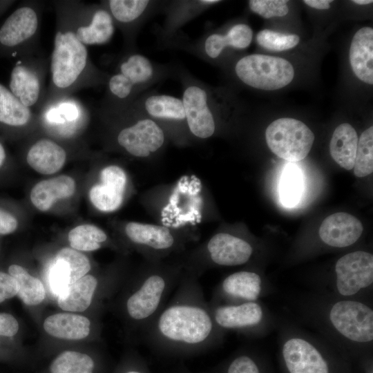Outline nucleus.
Listing matches in <instances>:
<instances>
[{
  "label": "nucleus",
  "instance_id": "36",
  "mask_svg": "<svg viewBox=\"0 0 373 373\" xmlns=\"http://www.w3.org/2000/svg\"><path fill=\"white\" fill-rule=\"evenodd\" d=\"M303 190V178L300 170L287 166L283 172L280 184V196L286 207H293L299 201Z\"/></svg>",
  "mask_w": 373,
  "mask_h": 373
},
{
  "label": "nucleus",
  "instance_id": "10",
  "mask_svg": "<svg viewBox=\"0 0 373 373\" xmlns=\"http://www.w3.org/2000/svg\"><path fill=\"white\" fill-rule=\"evenodd\" d=\"M237 77L245 84L261 90H278L288 85L294 70L287 60L262 54L244 56L234 67Z\"/></svg>",
  "mask_w": 373,
  "mask_h": 373
},
{
  "label": "nucleus",
  "instance_id": "5",
  "mask_svg": "<svg viewBox=\"0 0 373 373\" xmlns=\"http://www.w3.org/2000/svg\"><path fill=\"white\" fill-rule=\"evenodd\" d=\"M127 240L146 260H162L178 256L189 243L196 242L195 231L171 228L161 224L128 222L124 226Z\"/></svg>",
  "mask_w": 373,
  "mask_h": 373
},
{
  "label": "nucleus",
  "instance_id": "33",
  "mask_svg": "<svg viewBox=\"0 0 373 373\" xmlns=\"http://www.w3.org/2000/svg\"><path fill=\"white\" fill-rule=\"evenodd\" d=\"M108 240L106 232L93 224H81L68 233V241L75 250L91 251L100 249Z\"/></svg>",
  "mask_w": 373,
  "mask_h": 373
},
{
  "label": "nucleus",
  "instance_id": "26",
  "mask_svg": "<svg viewBox=\"0 0 373 373\" xmlns=\"http://www.w3.org/2000/svg\"><path fill=\"white\" fill-rule=\"evenodd\" d=\"M350 62L361 81L373 84V29L363 27L354 35L350 48Z\"/></svg>",
  "mask_w": 373,
  "mask_h": 373
},
{
  "label": "nucleus",
  "instance_id": "3",
  "mask_svg": "<svg viewBox=\"0 0 373 373\" xmlns=\"http://www.w3.org/2000/svg\"><path fill=\"white\" fill-rule=\"evenodd\" d=\"M183 273L178 256L173 260H145L124 303L128 319L144 332L164 307Z\"/></svg>",
  "mask_w": 373,
  "mask_h": 373
},
{
  "label": "nucleus",
  "instance_id": "44",
  "mask_svg": "<svg viewBox=\"0 0 373 373\" xmlns=\"http://www.w3.org/2000/svg\"><path fill=\"white\" fill-rule=\"evenodd\" d=\"M18 226L17 219L10 213L0 208V234L14 232Z\"/></svg>",
  "mask_w": 373,
  "mask_h": 373
},
{
  "label": "nucleus",
  "instance_id": "45",
  "mask_svg": "<svg viewBox=\"0 0 373 373\" xmlns=\"http://www.w3.org/2000/svg\"><path fill=\"white\" fill-rule=\"evenodd\" d=\"M303 2L307 6L316 9H329L331 0H304Z\"/></svg>",
  "mask_w": 373,
  "mask_h": 373
},
{
  "label": "nucleus",
  "instance_id": "31",
  "mask_svg": "<svg viewBox=\"0 0 373 373\" xmlns=\"http://www.w3.org/2000/svg\"><path fill=\"white\" fill-rule=\"evenodd\" d=\"M37 113L25 106L6 86L0 84V123L15 128L32 126Z\"/></svg>",
  "mask_w": 373,
  "mask_h": 373
},
{
  "label": "nucleus",
  "instance_id": "40",
  "mask_svg": "<svg viewBox=\"0 0 373 373\" xmlns=\"http://www.w3.org/2000/svg\"><path fill=\"white\" fill-rule=\"evenodd\" d=\"M286 0H250L249 6L251 11L264 18L283 17L289 12Z\"/></svg>",
  "mask_w": 373,
  "mask_h": 373
},
{
  "label": "nucleus",
  "instance_id": "25",
  "mask_svg": "<svg viewBox=\"0 0 373 373\" xmlns=\"http://www.w3.org/2000/svg\"><path fill=\"white\" fill-rule=\"evenodd\" d=\"M67 152L64 147L52 138L35 140L26 154L28 165L37 172L50 175L57 173L64 165Z\"/></svg>",
  "mask_w": 373,
  "mask_h": 373
},
{
  "label": "nucleus",
  "instance_id": "1",
  "mask_svg": "<svg viewBox=\"0 0 373 373\" xmlns=\"http://www.w3.org/2000/svg\"><path fill=\"white\" fill-rule=\"evenodd\" d=\"M199 278L184 270L171 300L144 330L146 343L164 352L188 354L220 343Z\"/></svg>",
  "mask_w": 373,
  "mask_h": 373
},
{
  "label": "nucleus",
  "instance_id": "39",
  "mask_svg": "<svg viewBox=\"0 0 373 373\" xmlns=\"http://www.w3.org/2000/svg\"><path fill=\"white\" fill-rule=\"evenodd\" d=\"M48 281L51 291L57 296L72 283L71 271L66 261L55 257L49 271Z\"/></svg>",
  "mask_w": 373,
  "mask_h": 373
},
{
  "label": "nucleus",
  "instance_id": "19",
  "mask_svg": "<svg viewBox=\"0 0 373 373\" xmlns=\"http://www.w3.org/2000/svg\"><path fill=\"white\" fill-rule=\"evenodd\" d=\"M99 182L90 189L89 198L99 211L113 212L124 202L128 186V175L125 170L115 164H108L99 172Z\"/></svg>",
  "mask_w": 373,
  "mask_h": 373
},
{
  "label": "nucleus",
  "instance_id": "28",
  "mask_svg": "<svg viewBox=\"0 0 373 373\" xmlns=\"http://www.w3.org/2000/svg\"><path fill=\"white\" fill-rule=\"evenodd\" d=\"M44 328L48 334L56 338L79 340L89 334L90 322L81 315L60 313L48 316L44 323Z\"/></svg>",
  "mask_w": 373,
  "mask_h": 373
},
{
  "label": "nucleus",
  "instance_id": "9",
  "mask_svg": "<svg viewBox=\"0 0 373 373\" xmlns=\"http://www.w3.org/2000/svg\"><path fill=\"white\" fill-rule=\"evenodd\" d=\"M37 116L48 134L62 139L76 137L90 119L88 108L73 95L45 102Z\"/></svg>",
  "mask_w": 373,
  "mask_h": 373
},
{
  "label": "nucleus",
  "instance_id": "34",
  "mask_svg": "<svg viewBox=\"0 0 373 373\" xmlns=\"http://www.w3.org/2000/svg\"><path fill=\"white\" fill-rule=\"evenodd\" d=\"M95 363L88 355L75 352L61 353L51 363V373H93Z\"/></svg>",
  "mask_w": 373,
  "mask_h": 373
},
{
  "label": "nucleus",
  "instance_id": "16",
  "mask_svg": "<svg viewBox=\"0 0 373 373\" xmlns=\"http://www.w3.org/2000/svg\"><path fill=\"white\" fill-rule=\"evenodd\" d=\"M335 289L342 296L351 297L372 286L373 256L363 251L347 254L335 265Z\"/></svg>",
  "mask_w": 373,
  "mask_h": 373
},
{
  "label": "nucleus",
  "instance_id": "6",
  "mask_svg": "<svg viewBox=\"0 0 373 373\" xmlns=\"http://www.w3.org/2000/svg\"><path fill=\"white\" fill-rule=\"evenodd\" d=\"M127 106L157 122L169 142L175 145L183 147L191 144L181 98L157 93H144Z\"/></svg>",
  "mask_w": 373,
  "mask_h": 373
},
{
  "label": "nucleus",
  "instance_id": "24",
  "mask_svg": "<svg viewBox=\"0 0 373 373\" xmlns=\"http://www.w3.org/2000/svg\"><path fill=\"white\" fill-rule=\"evenodd\" d=\"M363 231L361 222L354 216L338 212L327 216L321 223L319 236L323 242L334 247H345L356 242Z\"/></svg>",
  "mask_w": 373,
  "mask_h": 373
},
{
  "label": "nucleus",
  "instance_id": "4",
  "mask_svg": "<svg viewBox=\"0 0 373 373\" xmlns=\"http://www.w3.org/2000/svg\"><path fill=\"white\" fill-rule=\"evenodd\" d=\"M99 108L101 117L115 126L113 140L124 153L149 161L164 151L169 138L154 120L129 106L113 110Z\"/></svg>",
  "mask_w": 373,
  "mask_h": 373
},
{
  "label": "nucleus",
  "instance_id": "37",
  "mask_svg": "<svg viewBox=\"0 0 373 373\" xmlns=\"http://www.w3.org/2000/svg\"><path fill=\"white\" fill-rule=\"evenodd\" d=\"M258 44L262 47L273 51H283L296 46L300 41L297 35L285 34L270 30H262L256 36Z\"/></svg>",
  "mask_w": 373,
  "mask_h": 373
},
{
  "label": "nucleus",
  "instance_id": "41",
  "mask_svg": "<svg viewBox=\"0 0 373 373\" xmlns=\"http://www.w3.org/2000/svg\"><path fill=\"white\" fill-rule=\"evenodd\" d=\"M225 373H262L258 360L249 353H240L229 362Z\"/></svg>",
  "mask_w": 373,
  "mask_h": 373
},
{
  "label": "nucleus",
  "instance_id": "15",
  "mask_svg": "<svg viewBox=\"0 0 373 373\" xmlns=\"http://www.w3.org/2000/svg\"><path fill=\"white\" fill-rule=\"evenodd\" d=\"M100 3L111 14L115 27L122 32L126 50H134L137 32L158 8L162 1L151 0H106Z\"/></svg>",
  "mask_w": 373,
  "mask_h": 373
},
{
  "label": "nucleus",
  "instance_id": "20",
  "mask_svg": "<svg viewBox=\"0 0 373 373\" xmlns=\"http://www.w3.org/2000/svg\"><path fill=\"white\" fill-rule=\"evenodd\" d=\"M252 38L253 31L248 25L236 23L232 25L224 33L215 31L204 34L194 43L185 48L204 60H215L219 58L227 48H247Z\"/></svg>",
  "mask_w": 373,
  "mask_h": 373
},
{
  "label": "nucleus",
  "instance_id": "38",
  "mask_svg": "<svg viewBox=\"0 0 373 373\" xmlns=\"http://www.w3.org/2000/svg\"><path fill=\"white\" fill-rule=\"evenodd\" d=\"M57 257L66 261L71 271L72 283L86 275L90 269L88 258L78 251L68 247L61 249Z\"/></svg>",
  "mask_w": 373,
  "mask_h": 373
},
{
  "label": "nucleus",
  "instance_id": "13",
  "mask_svg": "<svg viewBox=\"0 0 373 373\" xmlns=\"http://www.w3.org/2000/svg\"><path fill=\"white\" fill-rule=\"evenodd\" d=\"M328 319L334 329L345 340L366 344L373 340V310L367 305L351 299L334 303Z\"/></svg>",
  "mask_w": 373,
  "mask_h": 373
},
{
  "label": "nucleus",
  "instance_id": "14",
  "mask_svg": "<svg viewBox=\"0 0 373 373\" xmlns=\"http://www.w3.org/2000/svg\"><path fill=\"white\" fill-rule=\"evenodd\" d=\"M198 186L193 183L188 185V181H185L180 182L170 189L166 188L164 205H162L157 214L163 219L164 223L161 224L167 226L169 223L171 228L194 231L187 229L184 224L204 218L203 200Z\"/></svg>",
  "mask_w": 373,
  "mask_h": 373
},
{
  "label": "nucleus",
  "instance_id": "42",
  "mask_svg": "<svg viewBox=\"0 0 373 373\" xmlns=\"http://www.w3.org/2000/svg\"><path fill=\"white\" fill-rule=\"evenodd\" d=\"M18 286L10 274L0 271V303L17 294Z\"/></svg>",
  "mask_w": 373,
  "mask_h": 373
},
{
  "label": "nucleus",
  "instance_id": "2",
  "mask_svg": "<svg viewBox=\"0 0 373 373\" xmlns=\"http://www.w3.org/2000/svg\"><path fill=\"white\" fill-rule=\"evenodd\" d=\"M56 13L53 49L49 57L50 83L46 101L105 86L108 72L91 61L87 46L77 38L64 1H52Z\"/></svg>",
  "mask_w": 373,
  "mask_h": 373
},
{
  "label": "nucleus",
  "instance_id": "30",
  "mask_svg": "<svg viewBox=\"0 0 373 373\" xmlns=\"http://www.w3.org/2000/svg\"><path fill=\"white\" fill-rule=\"evenodd\" d=\"M358 140L355 129L347 123L338 126L332 134L329 143L330 155L340 166L346 170L354 167Z\"/></svg>",
  "mask_w": 373,
  "mask_h": 373
},
{
  "label": "nucleus",
  "instance_id": "17",
  "mask_svg": "<svg viewBox=\"0 0 373 373\" xmlns=\"http://www.w3.org/2000/svg\"><path fill=\"white\" fill-rule=\"evenodd\" d=\"M281 355L287 373H334L326 355L304 338H287L283 344Z\"/></svg>",
  "mask_w": 373,
  "mask_h": 373
},
{
  "label": "nucleus",
  "instance_id": "35",
  "mask_svg": "<svg viewBox=\"0 0 373 373\" xmlns=\"http://www.w3.org/2000/svg\"><path fill=\"white\" fill-rule=\"evenodd\" d=\"M354 173L363 178L373 171V126L365 130L358 140Z\"/></svg>",
  "mask_w": 373,
  "mask_h": 373
},
{
  "label": "nucleus",
  "instance_id": "11",
  "mask_svg": "<svg viewBox=\"0 0 373 373\" xmlns=\"http://www.w3.org/2000/svg\"><path fill=\"white\" fill-rule=\"evenodd\" d=\"M74 32L85 46L104 45L112 39L115 30L113 19L101 3L64 1Z\"/></svg>",
  "mask_w": 373,
  "mask_h": 373
},
{
  "label": "nucleus",
  "instance_id": "27",
  "mask_svg": "<svg viewBox=\"0 0 373 373\" xmlns=\"http://www.w3.org/2000/svg\"><path fill=\"white\" fill-rule=\"evenodd\" d=\"M75 189V182L71 177L57 176L37 183L30 191V200L37 209L46 211L57 200L73 195Z\"/></svg>",
  "mask_w": 373,
  "mask_h": 373
},
{
  "label": "nucleus",
  "instance_id": "48",
  "mask_svg": "<svg viewBox=\"0 0 373 373\" xmlns=\"http://www.w3.org/2000/svg\"><path fill=\"white\" fill-rule=\"evenodd\" d=\"M124 373H145L144 372H142V370H129Z\"/></svg>",
  "mask_w": 373,
  "mask_h": 373
},
{
  "label": "nucleus",
  "instance_id": "46",
  "mask_svg": "<svg viewBox=\"0 0 373 373\" xmlns=\"http://www.w3.org/2000/svg\"><path fill=\"white\" fill-rule=\"evenodd\" d=\"M6 154L4 147L3 146V145L0 142V167L3 164V162H4L5 159H6Z\"/></svg>",
  "mask_w": 373,
  "mask_h": 373
},
{
  "label": "nucleus",
  "instance_id": "18",
  "mask_svg": "<svg viewBox=\"0 0 373 373\" xmlns=\"http://www.w3.org/2000/svg\"><path fill=\"white\" fill-rule=\"evenodd\" d=\"M171 69L153 63L144 55L134 50L116 58L112 71L121 74L140 95L149 87L165 79Z\"/></svg>",
  "mask_w": 373,
  "mask_h": 373
},
{
  "label": "nucleus",
  "instance_id": "21",
  "mask_svg": "<svg viewBox=\"0 0 373 373\" xmlns=\"http://www.w3.org/2000/svg\"><path fill=\"white\" fill-rule=\"evenodd\" d=\"M209 305L216 325L222 332L234 330L248 333L262 322L264 312L256 301L211 303Z\"/></svg>",
  "mask_w": 373,
  "mask_h": 373
},
{
  "label": "nucleus",
  "instance_id": "29",
  "mask_svg": "<svg viewBox=\"0 0 373 373\" xmlns=\"http://www.w3.org/2000/svg\"><path fill=\"white\" fill-rule=\"evenodd\" d=\"M97 286V278L85 275L70 284L57 296L58 305L66 311L83 312L91 304Z\"/></svg>",
  "mask_w": 373,
  "mask_h": 373
},
{
  "label": "nucleus",
  "instance_id": "22",
  "mask_svg": "<svg viewBox=\"0 0 373 373\" xmlns=\"http://www.w3.org/2000/svg\"><path fill=\"white\" fill-rule=\"evenodd\" d=\"M259 274L241 270L226 276L214 290L211 303H236L256 301L262 292Z\"/></svg>",
  "mask_w": 373,
  "mask_h": 373
},
{
  "label": "nucleus",
  "instance_id": "12",
  "mask_svg": "<svg viewBox=\"0 0 373 373\" xmlns=\"http://www.w3.org/2000/svg\"><path fill=\"white\" fill-rule=\"evenodd\" d=\"M265 138L269 149L289 162L304 159L309 153L314 135L308 126L294 118H280L267 128Z\"/></svg>",
  "mask_w": 373,
  "mask_h": 373
},
{
  "label": "nucleus",
  "instance_id": "43",
  "mask_svg": "<svg viewBox=\"0 0 373 373\" xmlns=\"http://www.w3.org/2000/svg\"><path fill=\"white\" fill-rule=\"evenodd\" d=\"M19 329L17 321L12 315L0 313V336H12Z\"/></svg>",
  "mask_w": 373,
  "mask_h": 373
},
{
  "label": "nucleus",
  "instance_id": "32",
  "mask_svg": "<svg viewBox=\"0 0 373 373\" xmlns=\"http://www.w3.org/2000/svg\"><path fill=\"white\" fill-rule=\"evenodd\" d=\"M8 271L17 281V295L27 305L41 303L45 297V289L41 282L28 273L26 269L17 265H12Z\"/></svg>",
  "mask_w": 373,
  "mask_h": 373
},
{
  "label": "nucleus",
  "instance_id": "23",
  "mask_svg": "<svg viewBox=\"0 0 373 373\" xmlns=\"http://www.w3.org/2000/svg\"><path fill=\"white\" fill-rule=\"evenodd\" d=\"M219 0H182L164 1L161 8L164 20L159 30V37L164 44L175 43V36L186 23L202 14Z\"/></svg>",
  "mask_w": 373,
  "mask_h": 373
},
{
  "label": "nucleus",
  "instance_id": "8",
  "mask_svg": "<svg viewBox=\"0 0 373 373\" xmlns=\"http://www.w3.org/2000/svg\"><path fill=\"white\" fill-rule=\"evenodd\" d=\"M49 58L39 51L23 56L12 70L10 90L26 107L39 111L45 103Z\"/></svg>",
  "mask_w": 373,
  "mask_h": 373
},
{
  "label": "nucleus",
  "instance_id": "7",
  "mask_svg": "<svg viewBox=\"0 0 373 373\" xmlns=\"http://www.w3.org/2000/svg\"><path fill=\"white\" fill-rule=\"evenodd\" d=\"M44 3L29 1L16 9L0 28V44L13 50L12 57L38 50Z\"/></svg>",
  "mask_w": 373,
  "mask_h": 373
},
{
  "label": "nucleus",
  "instance_id": "47",
  "mask_svg": "<svg viewBox=\"0 0 373 373\" xmlns=\"http://www.w3.org/2000/svg\"><path fill=\"white\" fill-rule=\"evenodd\" d=\"M352 2L358 5H366L372 3L373 1L372 0H354Z\"/></svg>",
  "mask_w": 373,
  "mask_h": 373
}]
</instances>
